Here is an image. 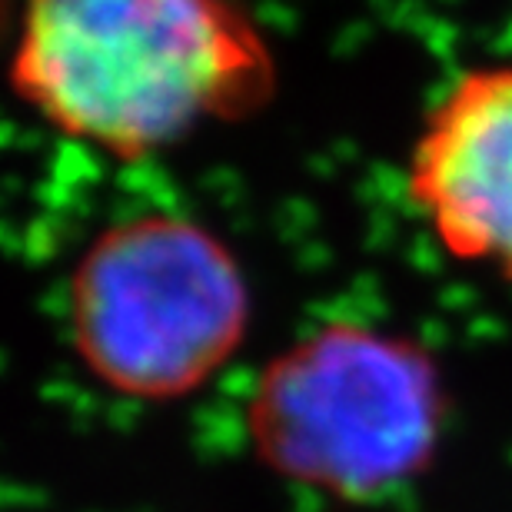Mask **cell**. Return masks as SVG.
Wrapping results in <instances>:
<instances>
[{
  "instance_id": "6da1fadb",
  "label": "cell",
  "mask_w": 512,
  "mask_h": 512,
  "mask_svg": "<svg viewBox=\"0 0 512 512\" xmlns=\"http://www.w3.org/2000/svg\"><path fill=\"white\" fill-rule=\"evenodd\" d=\"M270 54L230 0H27L14 84L60 133L140 157L256 107Z\"/></svg>"
},
{
  "instance_id": "7a4b0ae2",
  "label": "cell",
  "mask_w": 512,
  "mask_h": 512,
  "mask_svg": "<svg viewBox=\"0 0 512 512\" xmlns=\"http://www.w3.org/2000/svg\"><path fill=\"white\" fill-rule=\"evenodd\" d=\"M443 433L436 373L416 350L336 326L263 373L250 439L263 466L343 503H376L429 466Z\"/></svg>"
},
{
  "instance_id": "3957f363",
  "label": "cell",
  "mask_w": 512,
  "mask_h": 512,
  "mask_svg": "<svg viewBox=\"0 0 512 512\" xmlns=\"http://www.w3.org/2000/svg\"><path fill=\"white\" fill-rule=\"evenodd\" d=\"M237 260L183 217L117 223L80 256L70 330L84 366L114 393L177 399L203 386L247 333Z\"/></svg>"
},
{
  "instance_id": "277c9868",
  "label": "cell",
  "mask_w": 512,
  "mask_h": 512,
  "mask_svg": "<svg viewBox=\"0 0 512 512\" xmlns=\"http://www.w3.org/2000/svg\"><path fill=\"white\" fill-rule=\"evenodd\" d=\"M409 200L456 260L512 280V64L466 70L426 114Z\"/></svg>"
}]
</instances>
